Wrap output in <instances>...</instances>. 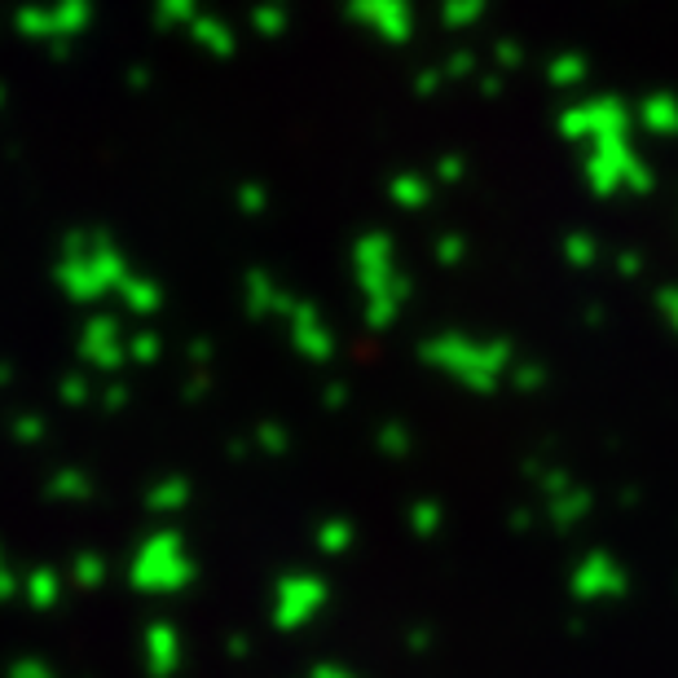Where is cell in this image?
<instances>
[{"instance_id":"obj_1","label":"cell","mask_w":678,"mask_h":678,"mask_svg":"<svg viewBox=\"0 0 678 678\" xmlns=\"http://www.w3.org/2000/svg\"><path fill=\"white\" fill-rule=\"evenodd\" d=\"M419 357H423L428 366L453 375V379H458L462 388H471V392H498L502 375L516 366L507 339L480 343V339H467V336H458V331L423 339V343H419Z\"/></svg>"},{"instance_id":"obj_2","label":"cell","mask_w":678,"mask_h":678,"mask_svg":"<svg viewBox=\"0 0 678 678\" xmlns=\"http://www.w3.org/2000/svg\"><path fill=\"white\" fill-rule=\"evenodd\" d=\"M195 581V565L186 556V542L177 529H159L141 542L137 560H132V586L137 590H154V595H172L186 590Z\"/></svg>"},{"instance_id":"obj_3","label":"cell","mask_w":678,"mask_h":678,"mask_svg":"<svg viewBox=\"0 0 678 678\" xmlns=\"http://www.w3.org/2000/svg\"><path fill=\"white\" fill-rule=\"evenodd\" d=\"M352 265H357V287H361V300H410V278L397 273L392 265V238L388 233H361L357 247H352Z\"/></svg>"},{"instance_id":"obj_4","label":"cell","mask_w":678,"mask_h":678,"mask_svg":"<svg viewBox=\"0 0 678 678\" xmlns=\"http://www.w3.org/2000/svg\"><path fill=\"white\" fill-rule=\"evenodd\" d=\"M560 137L565 141H604V137H626L630 128V107L621 98H590V102H577V107H565L560 119H556Z\"/></svg>"},{"instance_id":"obj_5","label":"cell","mask_w":678,"mask_h":678,"mask_svg":"<svg viewBox=\"0 0 678 678\" xmlns=\"http://www.w3.org/2000/svg\"><path fill=\"white\" fill-rule=\"evenodd\" d=\"M327 608V581L313 572H291L278 581V604H273V626L278 630H300Z\"/></svg>"},{"instance_id":"obj_6","label":"cell","mask_w":678,"mask_h":678,"mask_svg":"<svg viewBox=\"0 0 678 678\" xmlns=\"http://www.w3.org/2000/svg\"><path fill=\"white\" fill-rule=\"evenodd\" d=\"M568 590H572V599H581V604L621 599V595L630 590V577H626V568L617 565L612 556L595 551V556H586L581 565L572 568V577H568Z\"/></svg>"},{"instance_id":"obj_7","label":"cell","mask_w":678,"mask_h":678,"mask_svg":"<svg viewBox=\"0 0 678 678\" xmlns=\"http://www.w3.org/2000/svg\"><path fill=\"white\" fill-rule=\"evenodd\" d=\"M348 18L375 27V36L388 40V44H406V40L415 36V13H410V4H401V0H357V4L348 9Z\"/></svg>"},{"instance_id":"obj_8","label":"cell","mask_w":678,"mask_h":678,"mask_svg":"<svg viewBox=\"0 0 678 678\" xmlns=\"http://www.w3.org/2000/svg\"><path fill=\"white\" fill-rule=\"evenodd\" d=\"M287 322H291V339H296V348H300L309 361H331V357H336V336L327 331V322L318 318L313 305L296 300V309L287 313Z\"/></svg>"},{"instance_id":"obj_9","label":"cell","mask_w":678,"mask_h":678,"mask_svg":"<svg viewBox=\"0 0 678 678\" xmlns=\"http://www.w3.org/2000/svg\"><path fill=\"white\" fill-rule=\"evenodd\" d=\"M80 348H84V357L89 361H98V366H119L123 361V339H119V327H114V318H93L89 327H84V336H80Z\"/></svg>"},{"instance_id":"obj_10","label":"cell","mask_w":678,"mask_h":678,"mask_svg":"<svg viewBox=\"0 0 678 678\" xmlns=\"http://www.w3.org/2000/svg\"><path fill=\"white\" fill-rule=\"evenodd\" d=\"M146 661H150V675L168 678L177 666H181V635L163 621H154L146 630Z\"/></svg>"},{"instance_id":"obj_11","label":"cell","mask_w":678,"mask_h":678,"mask_svg":"<svg viewBox=\"0 0 678 678\" xmlns=\"http://www.w3.org/2000/svg\"><path fill=\"white\" fill-rule=\"evenodd\" d=\"M247 309H251L256 318H269V313H282V318H287V313L296 309V300H291L269 273H251V278H247Z\"/></svg>"},{"instance_id":"obj_12","label":"cell","mask_w":678,"mask_h":678,"mask_svg":"<svg viewBox=\"0 0 678 678\" xmlns=\"http://www.w3.org/2000/svg\"><path fill=\"white\" fill-rule=\"evenodd\" d=\"M635 119L652 137H678V98L675 93H652V98H644L635 107Z\"/></svg>"},{"instance_id":"obj_13","label":"cell","mask_w":678,"mask_h":678,"mask_svg":"<svg viewBox=\"0 0 678 678\" xmlns=\"http://www.w3.org/2000/svg\"><path fill=\"white\" fill-rule=\"evenodd\" d=\"M58 282H62L76 300H98V296H107V287H102V278H98V269H93V256H80V260H67V256H62Z\"/></svg>"},{"instance_id":"obj_14","label":"cell","mask_w":678,"mask_h":678,"mask_svg":"<svg viewBox=\"0 0 678 678\" xmlns=\"http://www.w3.org/2000/svg\"><path fill=\"white\" fill-rule=\"evenodd\" d=\"M590 502H595V498H590V489L572 485L568 493H560V498H551V502H547V520H551L560 534H568L572 525H581V520L590 516Z\"/></svg>"},{"instance_id":"obj_15","label":"cell","mask_w":678,"mask_h":678,"mask_svg":"<svg viewBox=\"0 0 678 678\" xmlns=\"http://www.w3.org/2000/svg\"><path fill=\"white\" fill-rule=\"evenodd\" d=\"M388 195H392L397 208H406V212H423V208L432 203V181L419 177V172H397V177L388 181Z\"/></svg>"},{"instance_id":"obj_16","label":"cell","mask_w":678,"mask_h":678,"mask_svg":"<svg viewBox=\"0 0 678 678\" xmlns=\"http://www.w3.org/2000/svg\"><path fill=\"white\" fill-rule=\"evenodd\" d=\"M89 18H93V13H89V4H80V0L58 4V9H53V36H49V40H53V44H71V40L89 27Z\"/></svg>"},{"instance_id":"obj_17","label":"cell","mask_w":678,"mask_h":678,"mask_svg":"<svg viewBox=\"0 0 678 678\" xmlns=\"http://www.w3.org/2000/svg\"><path fill=\"white\" fill-rule=\"evenodd\" d=\"M190 36H195L203 49H212V53H233V31H229V22L212 18V13H199V18L190 22Z\"/></svg>"},{"instance_id":"obj_18","label":"cell","mask_w":678,"mask_h":678,"mask_svg":"<svg viewBox=\"0 0 678 678\" xmlns=\"http://www.w3.org/2000/svg\"><path fill=\"white\" fill-rule=\"evenodd\" d=\"M119 296H123V305H128L132 313H154V309H159V287H154L150 278L128 273V278L119 282Z\"/></svg>"},{"instance_id":"obj_19","label":"cell","mask_w":678,"mask_h":678,"mask_svg":"<svg viewBox=\"0 0 678 678\" xmlns=\"http://www.w3.org/2000/svg\"><path fill=\"white\" fill-rule=\"evenodd\" d=\"M146 502H150V511H177V507H186V502H190V480L172 476V480L154 485V489L146 493Z\"/></svg>"},{"instance_id":"obj_20","label":"cell","mask_w":678,"mask_h":678,"mask_svg":"<svg viewBox=\"0 0 678 678\" xmlns=\"http://www.w3.org/2000/svg\"><path fill=\"white\" fill-rule=\"evenodd\" d=\"M547 80H551L556 89H572V84H581V80H586V58H581V53H560V58H551Z\"/></svg>"},{"instance_id":"obj_21","label":"cell","mask_w":678,"mask_h":678,"mask_svg":"<svg viewBox=\"0 0 678 678\" xmlns=\"http://www.w3.org/2000/svg\"><path fill=\"white\" fill-rule=\"evenodd\" d=\"M352 538H357V529H352L348 520H322V525H318V547H322L327 556H343V551L352 547Z\"/></svg>"},{"instance_id":"obj_22","label":"cell","mask_w":678,"mask_h":678,"mask_svg":"<svg viewBox=\"0 0 678 678\" xmlns=\"http://www.w3.org/2000/svg\"><path fill=\"white\" fill-rule=\"evenodd\" d=\"M251 27H256V36L273 40V36H287L291 13H287V9H278V4H260V9H251Z\"/></svg>"},{"instance_id":"obj_23","label":"cell","mask_w":678,"mask_h":678,"mask_svg":"<svg viewBox=\"0 0 678 678\" xmlns=\"http://www.w3.org/2000/svg\"><path fill=\"white\" fill-rule=\"evenodd\" d=\"M27 599H31L36 608H53V604H58V577H53L49 568H36V572L27 577Z\"/></svg>"},{"instance_id":"obj_24","label":"cell","mask_w":678,"mask_h":678,"mask_svg":"<svg viewBox=\"0 0 678 678\" xmlns=\"http://www.w3.org/2000/svg\"><path fill=\"white\" fill-rule=\"evenodd\" d=\"M480 13H485V0H450V4L441 9V22H446L450 31H462V27L480 22Z\"/></svg>"},{"instance_id":"obj_25","label":"cell","mask_w":678,"mask_h":678,"mask_svg":"<svg viewBox=\"0 0 678 678\" xmlns=\"http://www.w3.org/2000/svg\"><path fill=\"white\" fill-rule=\"evenodd\" d=\"M565 260H568V265H577V269H590V265L599 260V242H595L590 233H568V238H565Z\"/></svg>"},{"instance_id":"obj_26","label":"cell","mask_w":678,"mask_h":678,"mask_svg":"<svg viewBox=\"0 0 678 678\" xmlns=\"http://www.w3.org/2000/svg\"><path fill=\"white\" fill-rule=\"evenodd\" d=\"M18 31L31 40H49L53 36V9H22L18 13Z\"/></svg>"},{"instance_id":"obj_27","label":"cell","mask_w":678,"mask_h":678,"mask_svg":"<svg viewBox=\"0 0 678 678\" xmlns=\"http://www.w3.org/2000/svg\"><path fill=\"white\" fill-rule=\"evenodd\" d=\"M49 493L62 498V502H71V498H89V476H84V471H58L53 485H49Z\"/></svg>"},{"instance_id":"obj_28","label":"cell","mask_w":678,"mask_h":678,"mask_svg":"<svg viewBox=\"0 0 678 678\" xmlns=\"http://www.w3.org/2000/svg\"><path fill=\"white\" fill-rule=\"evenodd\" d=\"M410 529L419 534V538H432V534H441V507L437 502H415L410 507Z\"/></svg>"},{"instance_id":"obj_29","label":"cell","mask_w":678,"mask_h":678,"mask_svg":"<svg viewBox=\"0 0 678 678\" xmlns=\"http://www.w3.org/2000/svg\"><path fill=\"white\" fill-rule=\"evenodd\" d=\"M256 450H265L269 458H282V453L291 450L287 428H282V423H260V428H256Z\"/></svg>"},{"instance_id":"obj_30","label":"cell","mask_w":678,"mask_h":678,"mask_svg":"<svg viewBox=\"0 0 678 678\" xmlns=\"http://www.w3.org/2000/svg\"><path fill=\"white\" fill-rule=\"evenodd\" d=\"M397 313H401V300H392V296L366 300V322H370V331H388V327L397 322Z\"/></svg>"},{"instance_id":"obj_31","label":"cell","mask_w":678,"mask_h":678,"mask_svg":"<svg viewBox=\"0 0 678 678\" xmlns=\"http://www.w3.org/2000/svg\"><path fill=\"white\" fill-rule=\"evenodd\" d=\"M195 18H199L195 0H163V4H159V13H154V22H159V27H177V22H195Z\"/></svg>"},{"instance_id":"obj_32","label":"cell","mask_w":678,"mask_h":678,"mask_svg":"<svg viewBox=\"0 0 678 678\" xmlns=\"http://www.w3.org/2000/svg\"><path fill=\"white\" fill-rule=\"evenodd\" d=\"M379 450L388 453V458H406L410 453V432L401 423H383L379 428Z\"/></svg>"},{"instance_id":"obj_33","label":"cell","mask_w":678,"mask_h":678,"mask_svg":"<svg viewBox=\"0 0 678 678\" xmlns=\"http://www.w3.org/2000/svg\"><path fill=\"white\" fill-rule=\"evenodd\" d=\"M542 383H547V370H542V366H534V361L511 366V388H520V392H538Z\"/></svg>"},{"instance_id":"obj_34","label":"cell","mask_w":678,"mask_h":678,"mask_svg":"<svg viewBox=\"0 0 678 678\" xmlns=\"http://www.w3.org/2000/svg\"><path fill=\"white\" fill-rule=\"evenodd\" d=\"M432 256H437V265H458V260H467V238H462V233H446V238H437Z\"/></svg>"},{"instance_id":"obj_35","label":"cell","mask_w":678,"mask_h":678,"mask_svg":"<svg viewBox=\"0 0 678 678\" xmlns=\"http://www.w3.org/2000/svg\"><path fill=\"white\" fill-rule=\"evenodd\" d=\"M71 577H76L80 586H98V581L107 577V565H102V556H76V565H71Z\"/></svg>"},{"instance_id":"obj_36","label":"cell","mask_w":678,"mask_h":678,"mask_svg":"<svg viewBox=\"0 0 678 678\" xmlns=\"http://www.w3.org/2000/svg\"><path fill=\"white\" fill-rule=\"evenodd\" d=\"M441 76H446V80H467V76H476V53H471V49H453L450 58H446V67H441Z\"/></svg>"},{"instance_id":"obj_37","label":"cell","mask_w":678,"mask_h":678,"mask_svg":"<svg viewBox=\"0 0 678 678\" xmlns=\"http://www.w3.org/2000/svg\"><path fill=\"white\" fill-rule=\"evenodd\" d=\"M493 62H498V71H516V67L525 62V49H520L516 40H498V44H493Z\"/></svg>"},{"instance_id":"obj_38","label":"cell","mask_w":678,"mask_h":678,"mask_svg":"<svg viewBox=\"0 0 678 678\" xmlns=\"http://www.w3.org/2000/svg\"><path fill=\"white\" fill-rule=\"evenodd\" d=\"M538 485H542V493H547V502H551V498H560V493H568V489H572V476H568V471H560V467H551V471H542V476H538Z\"/></svg>"},{"instance_id":"obj_39","label":"cell","mask_w":678,"mask_h":678,"mask_svg":"<svg viewBox=\"0 0 678 678\" xmlns=\"http://www.w3.org/2000/svg\"><path fill=\"white\" fill-rule=\"evenodd\" d=\"M462 177H467V159H462V154H446V159L437 163V181H441V186H458Z\"/></svg>"},{"instance_id":"obj_40","label":"cell","mask_w":678,"mask_h":678,"mask_svg":"<svg viewBox=\"0 0 678 678\" xmlns=\"http://www.w3.org/2000/svg\"><path fill=\"white\" fill-rule=\"evenodd\" d=\"M446 84V76H441V67H419V76H415V93L419 98H428V93H437Z\"/></svg>"},{"instance_id":"obj_41","label":"cell","mask_w":678,"mask_h":678,"mask_svg":"<svg viewBox=\"0 0 678 678\" xmlns=\"http://www.w3.org/2000/svg\"><path fill=\"white\" fill-rule=\"evenodd\" d=\"M265 203H269V199H265V190H260V186H242V190H238V208H242L247 217H260V212H265Z\"/></svg>"},{"instance_id":"obj_42","label":"cell","mask_w":678,"mask_h":678,"mask_svg":"<svg viewBox=\"0 0 678 678\" xmlns=\"http://www.w3.org/2000/svg\"><path fill=\"white\" fill-rule=\"evenodd\" d=\"M128 348H132V352H128L132 361H154V357H159V336H132Z\"/></svg>"},{"instance_id":"obj_43","label":"cell","mask_w":678,"mask_h":678,"mask_svg":"<svg viewBox=\"0 0 678 678\" xmlns=\"http://www.w3.org/2000/svg\"><path fill=\"white\" fill-rule=\"evenodd\" d=\"M13 437H18V441H40V437H44V423H40L36 415H22V419L13 423Z\"/></svg>"},{"instance_id":"obj_44","label":"cell","mask_w":678,"mask_h":678,"mask_svg":"<svg viewBox=\"0 0 678 678\" xmlns=\"http://www.w3.org/2000/svg\"><path fill=\"white\" fill-rule=\"evenodd\" d=\"M657 309H661V318L678 331V287H666V291L657 296Z\"/></svg>"},{"instance_id":"obj_45","label":"cell","mask_w":678,"mask_h":678,"mask_svg":"<svg viewBox=\"0 0 678 678\" xmlns=\"http://www.w3.org/2000/svg\"><path fill=\"white\" fill-rule=\"evenodd\" d=\"M89 397V379L84 375H67L62 379V401H84Z\"/></svg>"},{"instance_id":"obj_46","label":"cell","mask_w":678,"mask_h":678,"mask_svg":"<svg viewBox=\"0 0 678 678\" xmlns=\"http://www.w3.org/2000/svg\"><path fill=\"white\" fill-rule=\"evenodd\" d=\"M617 273H621V278H639V273H644V256H639V251H621V256H617Z\"/></svg>"},{"instance_id":"obj_47","label":"cell","mask_w":678,"mask_h":678,"mask_svg":"<svg viewBox=\"0 0 678 678\" xmlns=\"http://www.w3.org/2000/svg\"><path fill=\"white\" fill-rule=\"evenodd\" d=\"M406 648H410V652H428V648H432V630H428V626H415V630L406 635Z\"/></svg>"},{"instance_id":"obj_48","label":"cell","mask_w":678,"mask_h":678,"mask_svg":"<svg viewBox=\"0 0 678 678\" xmlns=\"http://www.w3.org/2000/svg\"><path fill=\"white\" fill-rule=\"evenodd\" d=\"M322 401H327L331 410H339V406L348 401V383H327V388H322Z\"/></svg>"},{"instance_id":"obj_49","label":"cell","mask_w":678,"mask_h":678,"mask_svg":"<svg viewBox=\"0 0 678 678\" xmlns=\"http://www.w3.org/2000/svg\"><path fill=\"white\" fill-rule=\"evenodd\" d=\"M9 678H53V675H49L44 666H36V661H22V666H18Z\"/></svg>"},{"instance_id":"obj_50","label":"cell","mask_w":678,"mask_h":678,"mask_svg":"<svg viewBox=\"0 0 678 678\" xmlns=\"http://www.w3.org/2000/svg\"><path fill=\"white\" fill-rule=\"evenodd\" d=\"M480 89H485V98H493V93L502 89V71H489V76L480 80Z\"/></svg>"},{"instance_id":"obj_51","label":"cell","mask_w":678,"mask_h":678,"mask_svg":"<svg viewBox=\"0 0 678 678\" xmlns=\"http://www.w3.org/2000/svg\"><path fill=\"white\" fill-rule=\"evenodd\" d=\"M190 357H195V366H208V357H212V343H208V339H199V343L190 348Z\"/></svg>"},{"instance_id":"obj_52","label":"cell","mask_w":678,"mask_h":678,"mask_svg":"<svg viewBox=\"0 0 678 678\" xmlns=\"http://www.w3.org/2000/svg\"><path fill=\"white\" fill-rule=\"evenodd\" d=\"M511 529H516V534H529V529H534V511H516V516H511Z\"/></svg>"},{"instance_id":"obj_53","label":"cell","mask_w":678,"mask_h":678,"mask_svg":"<svg viewBox=\"0 0 678 678\" xmlns=\"http://www.w3.org/2000/svg\"><path fill=\"white\" fill-rule=\"evenodd\" d=\"M203 392H208V379H203V375H195V379H190V388H186V397H190V401H199Z\"/></svg>"},{"instance_id":"obj_54","label":"cell","mask_w":678,"mask_h":678,"mask_svg":"<svg viewBox=\"0 0 678 678\" xmlns=\"http://www.w3.org/2000/svg\"><path fill=\"white\" fill-rule=\"evenodd\" d=\"M581 322H586V327H599V322H604V309H599V305H586V318H581Z\"/></svg>"},{"instance_id":"obj_55","label":"cell","mask_w":678,"mask_h":678,"mask_svg":"<svg viewBox=\"0 0 678 678\" xmlns=\"http://www.w3.org/2000/svg\"><path fill=\"white\" fill-rule=\"evenodd\" d=\"M13 586H18V581H13V572L4 568V572H0V599H9V595H13Z\"/></svg>"},{"instance_id":"obj_56","label":"cell","mask_w":678,"mask_h":678,"mask_svg":"<svg viewBox=\"0 0 678 678\" xmlns=\"http://www.w3.org/2000/svg\"><path fill=\"white\" fill-rule=\"evenodd\" d=\"M309 678H352V675H343L339 666H318V670H313Z\"/></svg>"},{"instance_id":"obj_57","label":"cell","mask_w":678,"mask_h":678,"mask_svg":"<svg viewBox=\"0 0 678 678\" xmlns=\"http://www.w3.org/2000/svg\"><path fill=\"white\" fill-rule=\"evenodd\" d=\"M146 80H150V71H146V67H132V76H128V84H132V89H141Z\"/></svg>"},{"instance_id":"obj_58","label":"cell","mask_w":678,"mask_h":678,"mask_svg":"<svg viewBox=\"0 0 678 678\" xmlns=\"http://www.w3.org/2000/svg\"><path fill=\"white\" fill-rule=\"evenodd\" d=\"M229 652L242 657V652H247V635H233V639H229Z\"/></svg>"},{"instance_id":"obj_59","label":"cell","mask_w":678,"mask_h":678,"mask_svg":"<svg viewBox=\"0 0 678 678\" xmlns=\"http://www.w3.org/2000/svg\"><path fill=\"white\" fill-rule=\"evenodd\" d=\"M639 502V489H621V507H635Z\"/></svg>"},{"instance_id":"obj_60","label":"cell","mask_w":678,"mask_h":678,"mask_svg":"<svg viewBox=\"0 0 678 678\" xmlns=\"http://www.w3.org/2000/svg\"><path fill=\"white\" fill-rule=\"evenodd\" d=\"M4 379H13V370H9V366H0V383H4Z\"/></svg>"},{"instance_id":"obj_61","label":"cell","mask_w":678,"mask_h":678,"mask_svg":"<svg viewBox=\"0 0 678 678\" xmlns=\"http://www.w3.org/2000/svg\"><path fill=\"white\" fill-rule=\"evenodd\" d=\"M4 568H9V560H4V551H0V572H4Z\"/></svg>"},{"instance_id":"obj_62","label":"cell","mask_w":678,"mask_h":678,"mask_svg":"<svg viewBox=\"0 0 678 678\" xmlns=\"http://www.w3.org/2000/svg\"><path fill=\"white\" fill-rule=\"evenodd\" d=\"M0 107H4V89H0Z\"/></svg>"}]
</instances>
